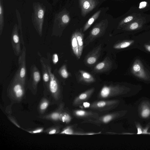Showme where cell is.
<instances>
[{"label":"cell","instance_id":"52a82bcc","mask_svg":"<svg viewBox=\"0 0 150 150\" xmlns=\"http://www.w3.org/2000/svg\"><path fill=\"white\" fill-rule=\"evenodd\" d=\"M107 26V25L103 21L96 25L92 29L88 38H87L86 43L88 44L96 39L102 36L104 34Z\"/></svg>","mask_w":150,"mask_h":150},{"label":"cell","instance_id":"9c48e42d","mask_svg":"<svg viewBox=\"0 0 150 150\" xmlns=\"http://www.w3.org/2000/svg\"><path fill=\"white\" fill-rule=\"evenodd\" d=\"M17 26L16 25L13 29L11 36V41L12 49L15 54L19 56L21 52V41L18 32Z\"/></svg>","mask_w":150,"mask_h":150},{"label":"cell","instance_id":"d6a6232c","mask_svg":"<svg viewBox=\"0 0 150 150\" xmlns=\"http://www.w3.org/2000/svg\"><path fill=\"white\" fill-rule=\"evenodd\" d=\"M112 117V116L111 115H106L103 117V121L104 123H106L111 120Z\"/></svg>","mask_w":150,"mask_h":150},{"label":"cell","instance_id":"4dcf8cb0","mask_svg":"<svg viewBox=\"0 0 150 150\" xmlns=\"http://www.w3.org/2000/svg\"><path fill=\"white\" fill-rule=\"evenodd\" d=\"M43 130V129L42 128H38L34 130L30 131H28V132L32 134H35L40 133L42 132Z\"/></svg>","mask_w":150,"mask_h":150},{"label":"cell","instance_id":"f35d334b","mask_svg":"<svg viewBox=\"0 0 150 150\" xmlns=\"http://www.w3.org/2000/svg\"><path fill=\"white\" fill-rule=\"evenodd\" d=\"M83 106L86 108H88L90 105V104L88 102L84 103H83Z\"/></svg>","mask_w":150,"mask_h":150},{"label":"cell","instance_id":"8992f818","mask_svg":"<svg viewBox=\"0 0 150 150\" xmlns=\"http://www.w3.org/2000/svg\"><path fill=\"white\" fill-rule=\"evenodd\" d=\"M40 79V74L38 68L35 64L32 65L30 68V77L27 84L28 87L32 91L36 92Z\"/></svg>","mask_w":150,"mask_h":150},{"label":"cell","instance_id":"ffe728a7","mask_svg":"<svg viewBox=\"0 0 150 150\" xmlns=\"http://www.w3.org/2000/svg\"><path fill=\"white\" fill-rule=\"evenodd\" d=\"M134 42V40L125 41L115 44L113 46V47L114 49H116L125 48L129 46Z\"/></svg>","mask_w":150,"mask_h":150},{"label":"cell","instance_id":"2e32d148","mask_svg":"<svg viewBox=\"0 0 150 150\" xmlns=\"http://www.w3.org/2000/svg\"><path fill=\"white\" fill-rule=\"evenodd\" d=\"M76 37L78 46L79 56L80 58L83 51V35L81 32L77 31L74 33Z\"/></svg>","mask_w":150,"mask_h":150},{"label":"cell","instance_id":"e0dca14e","mask_svg":"<svg viewBox=\"0 0 150 150\" xmlns=\"http://www.w3.org/2000/svg\"><path fill=\"white\" fill-rule=\"evenodd\" d=\"M71 43L72 49L74 53L78 59H79L80 57L79 54V46L74 33L71 36Z\"/></svg>","mask_w":150,"mask_h":150},{"label":"cell","instance_id":"ba28073f","mask_svg":"<svg viewBox=\"0 0 150 150\" xmlns=\"http://www.w3.org/2000/svg\"><path fill=\"white\" fill-rule=\"evenodd\" d=\"M44 15V10L40 5L38 6L35 9V27L40 36L42 34V24Z\"/></svg>","mask_w":150,"mask_h":150},{"label":"cell","instance_id":"484cf974","mask_svg":"<svg viewBox=\"0 0 150 150\" xmlns=\"http://www.w3.org/2000/svg\"><path fill=\"white\" fill-rule=\"evenodd\" d=\"M49 104V102L46 99H44L40 104L39 110L41 112H44L47 109Z\"/></svg>","mask_w":150,"mask_h":150},{"label":"cell","instance_id":"d6986e66","mask_svg":"<svg viewBox=\"0 0 150 150\" xmlns=\"http://www.w3.org/2000/svg\"><path fill=\"white\" fill-rule=\"evenodd\" d=\"M100 12L101 10L98 11L90 18L83 28V32L86 31L91 25L98 18Z\"/></svg>","mask_w":150,"mask_h":150},{"label":"cell","instance_id":"5bb4252c","mask_svg":"<svg viewBox=\"0 0 150 150\" xmlns=\"http://www.w3.org/2000/svg\"><path fill=\"white\" fill-rule=\"evenodd\" d=\"M40 62L41 66L42 78L44 86L45 88H47L48 86L50 80V76L47 65L45 60L44 57L40 58Z\"/></svg>","mask_w":150,"mask_h":150},{"label":"cell","instance_id":"74e56055","mask_svg":"<svg viewBox=\"0 0 150 150\" xmlns=\"http://www.w3.org/2000/svg\"><path fill=\"white\" fill-rule=\"evenodd\" d=\"M144 47L147 51L150 52V45L145 44Z\"/></svg>","mask_w":150,"mask_h":150},{"label":"cell","instance_id":"7a4b0ae2","mask_svg":"<svg viewBox=\"0 0 150 150\" xmlns=\"http://www.w3.org/2000/svg\"><path fill=\"white\" fill-rule=\"evenodd\" d=\"M149 23H150V14L144 13L122 29L123 30L128 31L139 30L148 27V26H147V24Z\"/></svg>","mask_w":150,"mask_h":150},{"label":"cell","instance_id":"7402d4cb","mask_svg":"<svg viewBox=\"0 0 150 150\" xmlns=\"http://www.w3.org/2000/svg\"><path fill=\"white\" fill-rule=\"evenodd\" d=\"M137 7L140 11L144 13L150 10V3L148 0L143 1L139 3Z\"/></svg>","mask_w":150,"mask_h":150},{"label":"cell","instance_id":"ac0fdd59","mask_svg":"<svg viewBox=\"0 0 150 150\" xmlns=\"http://www.w3.org/2000/svg\"><path fill=\"white\" fill-rule=\"evenodd\" d=\"M81 79L87 83H91L95 81V79L91 74L83 70L79 71Z\"/></svg>","mask_w":150,"mask_h":150},{"label":"cell","instance_id":"836d02e7","mask_svg":"<svg viewBox=\"0 0 150 150\" xmlns=\"http://www.w3.org/2000/svg\"><path fill=\"white\" fill-rule=\"evenodd\" d=\"M52 60L54 64H56L58 61V57L57 54L55 53L52 55Z\"/></svg>","mask_w":150,"mask_h":150},{"label":"cell","instance_id":"1f68e13d","mask_svg":"<svg viewBox=\"0 0 150 150\" xmlns=\"http://www.w3.org/2000/svg\"><path fill=\"white\" fill-rule=\"evenodd\" d=\"M60 134H73V132L71 129L69 128H67L64 129L60 133Z\"/></svg>","mask_w":150,"mask_h":150},{"label":"cell","instance_id":"83f0119b","mask_svg":"<svg viewBox=\"0 0 150 150\" xmlns=\"http://www.w3.org/2000/svg\"><path fill=\"white\" fill-rule=\"evenodd\" d=\"M110 94V91L108 86H105L102 88L100 92V95L103 98L107 97Z\"/></svg>","mask_w":150,"mask_h":150},{"label":"cell","instance_id":"603a6c76","mask_svg":"<svg viewBox=\"0 0 150 150\" xmlns=\"http://www.w3.org/2000/svg\"><path fill=\"white\" fill-rule=\"evenodd\" d=\"M136 125L137 130V134H150V133L148 132V130L150 127V124L148 125L145 128H143L139 123L136 124Z\"/></svg>","mask_w":150,"mask_h":150},{"label":"cell","instance_id":"30bf717a","mask_svg":"<svg viewBox=\"0 0 150 150\" xmlns=\"http://www.w3.org/2000/svg\"><path fill=\"white\" fill-rule=\"evenodd\" d=\"M81 14L84 17L93 10L98 3L96 0H79Z\"/></svg>","mask_w":150,"mask_h":150},{"label":"cell","instance_id":"9a60e30c","mask_svg":"<svg viewBox=\"0 0 150 150\" xmlns=\"http://www.w3.org/2000/svg\"><path fill=\"white\" fill-rule=\"evenodd\" d=\"M138 112L140 116L144 119L148 118L150 116V103L145 101L141 103L139 105Z\"/></svg>","mask_w":150,"mask_h":150},{"label":"cell","instance_id":"ab89813d","mask_svg":"<svg viewBox=\"0 0 150 150\" xmlns=\"http://www.w3.org/2000/svg\"><path fill=\"white\" fill-rule=\"evenodd\" d=\"M149 3H150V0H148Z\"/></svg>","mask_w":150,"mask_h":150},{"label":"cell","instance_id":"3957f363","mask_svg":"<svg viewBox=\"0 0 150 150\" xmlns=\"http://www.w3.org/2000/svg\"><path fill=\"white\" fill-rule=\"evenodd\" d=\"M44 59L50 76V80L47 89L55 98H57L60 91L59 81L56 76L52 72V67L49 61L45 58Z\"/></svg>","mask_w":150,"mask_h":150},{"label":"cell","instance_id":"cb8c5ba5","mask_svg":"<svg viewBox=\"0 0 150 150\" xmlns=\"http://www.w3.org/2000/svg\"><path fill=\"white\" fill-rule=\"evenodd\" d=\"M59 74L64 79L67 78L69 76V74L68 72L66 65H63L59 69L58 71Z\"/></svg>","mask_w":150,"mask_h":150},{"label":"cell","instance_id":"5b68a950","mask_svg":"<svg viewBox=\"0 0 150 150\" xmlns=\"http://www.w3.org/2000/svg\"><path fill=\"white\" fill-rule=\"evenodd\" d=\"M19 67L16 73L21 81L26 86L28 81L26 63V48L23 47L18 60Z\"/></svg>","mask_w":150,"mask_h":150},{"label":"cell","instance_id":"e575fe53","mask_svg":"<svg viewBox=\"0 0 150 150\" xmlns=\"http://www.w3.org/2000/svg\"><path fill=\"white\" fill-rule=\"evenodd\" d=\"M75 113L78 116H82L86 114V113L84 111L79 110L76 111Z\"/></svg>","mask_w":150,"mask_h":150},{"label":"cell","instance_id":"8d00e7d4","mask_svg":"<svg viewBox=\"0 0 150 150\" xmlns=\"http://www.w3.org/2000/svg\"><path fill=\"white\" fill-rule=\"evenodd\" d=\"M87 94L86 93H83L81 94L79 96V98L81 100H84L87 97Z\"/></svg>","mask_w":150,"mask_h":150},{"label":"cell","instance_id":"4316f807","mask_svg":"<svg viewBox=\"0 0 150 150\" xmlns=\"http://www.w3.org/2000/svg\"><path fill=\"white\" fill-rule=\"evenodd\" d=\"M70 21V18L68 14L65 13L63 14L61 18V21L62 24L65 25L69 23Z\"/></svg>","mask_w":150,"mask_h":150},{"label":"cell","instance_id":"6da1fadb","mask_svg":"<svg viewBox=\"0 0 150 150\" xmlns=\"http://www.w3.org/2000/svg\"><path fill=\"white\" fill-rule=\"evenodd\" d=\"M26 86L19 79L16 72L9 86L8 91L10 95L15 100H21L24 94Z\"/></svg>","mask_w":150,"mask_h":150},{"label":"cell","instance_id":"f1b7e54d","mask_svg":"<svg viewBox=\"0 0 150 150\" xmlns=\"http://www.w3.org/2000/svg\"><path fill=\"white\" fill-rule=\"evenodd\" d=\"M59 120L63 122H69L70 120V116L67 114H61Z\"/></svg>","mask_w":150,"mask_h":150},{"label":"cell","instance_id":"277c9868","mask_svg":"<svg viewBox=\"0 0 150 150\" xmlns=\"http://www.w3.org/2000/svg\"><path fill=\"white\" fill-rule=\"evenodd\" d=\"M144 13L139 10L137 6H133L130 7L129 10L119 21L117 29H122L142 15Z\"/></svg>","mask_w":150,"mask_h":150},{"label":"cell","instance_id":"8fae6325","mask_svg":"<svg viewBox=\"0 0 150 150\" xmlns=\"http://www.w3.org/2000/svg\"><path fill=\"white\" fill-rule=\"evenodd\" d=\"M132 73L136 76L143 79L147 80V74L141 63L136 60L133 64L132 68Z\"/></svg>","mask_w":150,"mask_h":150},{"label":"cell","instance_id":"44dd1931","mask_svg":"<svg viewBox=\"0 0 150 150\" xmlns=\"http://www.w3.org/2000/svg\"><path fill=\"white\" fill-rule=\"evenodd\" d=\"M58 109L53 112L43 116V118L53 121H57L59 120L61 113L60 111Z\"/></svg>","mask_w":150,"mask_h":150},{"label":"cell","instance_id":"d590c367","mask_svg":"<svg viewBox=\"0 0 150 150\" xmlns=\"http://www.w3.org/2000/svg\"><path fill=\"white\" fill-rule=\"evenodd\" d=\"M106 105V103L104 101H100L98 102L97 104V106L100 108L103 107Z\"/></svg>","mask_w":150,"mask_h":150},{"label":"cell","instance_id":"4fadbf2b","mask_svg":"<svg viewBox=\"0 0 150 150\" xmlns=\"http://www.w3.org/2000/svg\"><path fill=\"white\" fill-rule=\"evenodd\" d=\"M101 50V45L93 49L86 56V63L89 65L93 64L96 63L100 55Z\"/></svg>","mask_w":150,"mask_h":150},{"label":"cell","instance_id":"d4e9b609","mask_svg":"<svg viewBox=\"0 0 150 150\" xmlns=\"http://www.w3.org/2000/svg\"><path fill=\"white\" fill-rule=\"evenodd\" d=\"M4 26V19L3 16V9L1 0L0 4V35L2 32Z\"/></svg>","mask_w":150,"mask_h":150},{"label":"cell","instance_id":"f546056e","mask_svg":"<svg viewBox=\"0 0 150 150\" xmlns=\"http://www.w3.org/2000/svg\"><path fill=\"white\" fill-rule=\"evenodd\" d=\"M47 131L48 134H52L57 133L58 132V130L57 128L53 127L48 129Z\"/></svg>","mask_w":150,"mask_h":150},{"label":"cell","instance_id":"7c38bea8","mask_svg":"<svg viewBox=\"0 0 150 150\" xmlns=\"http://www.w3.org/2000/svg\"><path fill=\"white\" fill-rule=\"evenodd\" d=\"M112 66V61L109 57H107L95 67L94 71L98 73L106 72L110 70Z\"/></svg>","mask_w":150,"mask_h":150}]
</instances>
